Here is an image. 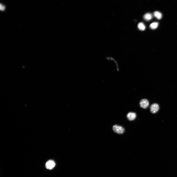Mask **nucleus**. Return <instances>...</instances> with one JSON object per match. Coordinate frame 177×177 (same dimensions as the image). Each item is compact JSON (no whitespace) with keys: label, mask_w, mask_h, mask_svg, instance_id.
Segmentation results:
<instances>
[{"label":"nucleus","mask_w":177,"mask_h":177,"mask_svg":"<svg viewBox=\"0 0 177 177\" xmlns=\"http://www.w3.org/2000/svg\"><path fill=\"white\" fill-rule=\"evenodd\" d=\"M139 105L141 107L144 109L147 108L149 105L148 101L146 99H143L141 100L139 102Z\"/></svg>","instance_id":"nucleus-3"},{"label":"nucleus","mask_w":177,"mask_h":177,"mask_svg":"<svg viewBox=\"0 0 177 177\" xmlns=\"http://www.w3.org/2000/svg\"><path fill=\"white\" fill-rule=\"evenodd\" d=\"M138 27L139 29L141 31L145 30L146 29L145 25L142 22L139 23L138 25Z\"/></svg>","instance_id":"nucleus-8"},{"label":"nucleus","mask_w":177,"mask_h":177,"mask_svg":"<svg viewBox=\"0 0 177 177\" xmlns=\"http://www.w3.org/2000/svg\"><path fill=\"white\" fill-rule=\"evenodd\" d=\"M158 25V23L154 22L151 23L149 26L150 28L152 29H155L157 28Z\"/></svg>","instance_id":"nucleus-9"},{"label":"nucleus","mask_w":177,"mask_h":177,"mask_svg":"<svg viewBox=\"0 0 177 177\" xmlns=\"http://www.w3.org/2000/svg\"><path fill=\"white\" fill-rule=\"evenodd\" d=\"M159 109V106L158 104L154 103L150 106V112L152 114H155L157 113Z\"/></svg>","instance_id":"nucleus-2"},{"label":"nucleus","mask_w":177,"mask_h":177,"mask_svg":"<svg viewBox=\"0 0 177 177\" xmlns=\"http://www.w3.org/2000/svg\"><path fill=\"white\" fill-rule=\"evenodd\" d=\"M126 117L130 121L134 120L136 117V113L133 112H130L127 114Z\"/></svg>","instance_id":"nucleus-5"},{"label":"nucleus","mask_w":177,"mask_h":177,"mask_svg":"<svg viewBox=\"0 0 177 177\" xmlns=\"http://www.w3.org/2000/svg\"><path fill=\"white\" fill-rule=\"evenodd\" d=\"M112 129L114 132L119 134L123 133L125 131V129L123 127L117 125H114Z\"/></svg>","instance_id":"nucleus-1"},{"label":"nucleus","mask_w":177,"mask_h":177,"mask_svg":"<svg viewBox=\"0 0 177 177\" xmlns=\"http://www.w3.org/2000/svg\"><path fill=\"white\" fill-rule=\"evenodd\" d=\"M5 9V6L1 4H0V10L2 11H4Z\"/></svg>","instance_id":"nucleus-10"},{"label":"nucleus","mask_w":177,"mask_h":177,"mask_svg":"<svg viewBox=\"0 0 177 177\" xmlns=\"http://www.w3.org/2000/svg\"><path fill=\"white\" fill-rule=\"evenodd\" d=\"M152 15L149 13L145 14L144 16V19L147 21H148L151 20L152 18Z\"/></svg>","instance_id":"nucleus-7"},{"label":"nucleus","mask_w":177,"mask_h":177,"mask_svg":"<svg viewBox=\"0 0 177 177\" xmlns=\"http://www.w3.org/2000/svg\"><path fill=\"white\" fill-rule=\"evenodd\" d=\"M55 163L54 161L52 160L47 161L45 164L46 168L48 169H52L55 166Z\"/></svg>","instance_id":"nucleus-4"},{"label":"nucleus","mask_w":177,"mask_h":177,"mask_svg":"<svg viewBox=\"0 0 177 177\" xmlns=\"http://www.w3.org/2000/svg\"><path fill=\"white\" fill-rule=\"evenodd\" d=\"M153 15L154 17L158 19H161L162 17V14L158 11L154 12L153 13Z\"/></svg>","instance_id":"nucleus-6"}]
</instances>
